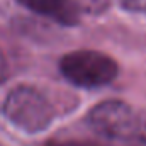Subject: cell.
I'll use <instances>...</instances> for the list:
<instances>
[{
	"mask_svg": "<svg viewBox=\"0 0 146 146\" xmlns=\"http://www.w3.org/2000/svg\"><path fill=\"white\" fill-rule=\"evenodd\" d=\"M3 114L14 126L29 134L42 133L54 119L51 102L37 88L27 85L15 87L7 94Z\"/></svg>",
	"mask_w": 146,
	"mask_h": 146,
	"instance_id": "1",
	"label": "cell"
},
{
	"mask_svg": "<svg viewBox=\"0 0 146 146\" xmlns=\"http://www.w3.org/2000/svg\"><path fill=\"white\" fill-rule=\"evenodd\" d=\"M61 75L76 87L99 88L115 80L119 66L109 54L94 49H76L60 60Z\"/></svg>",
	"mask_w": 146,
	"mask_h": 146,
	"instance_id": "2",
	"label": "cell"
},
{
	"mask_svg": "<svg viewBox=\"0 0 146 146\" xmlns=\"http://www.w3.org/2000/svg\"><path fill=\"white\" fill-rule=\"evenodd\" d=\"M90 126L109 139H131L139 134L141 122L136 110L122 100H106L88 114Z\"/></svg>",
	"mask_w": 146,
	"mask_h": 146,
	"instance_id": "3",
	"label": "cell"
},
{
	"mask_svg": "<svg viewBox=\"0 0 146 146\" xmlns=\"http://www.w3.org/2000/svg\"><path fill=\"white\" fill-rule=\"evenodd\" d=\"M26 9L44 15L61 26H75L80 21L82 9L75 0H19Z\"/></svg>",
	"mask_w": 146,
	"mask_h": 146,
	"instance_id": "4",
	"label": "cell"
},
{
	"mask_svg": "<svg viewBox=\"0 0 146 146\" xmlns=\"http://www.w3.org/2000/svg\"><path fill=\"white\" fill-rule=\"evenodd\" d=\"M7 76V65H5V58H3V53L0 49V83L5 80Z\"/></svg>",
	"mask_w": 146,
	"mask_h": 146,
	"instance_id": "5",
	"label": "cell"
},
{
	"mask_svg": "<svg viewBox=\"0 0 146 146\" xmlns=\"http://www.w3.org/2000/svg\"><path fill=\"white\" fill-rule=\"evenodd\" d=\"M49 146H95L92 143H83V141H70V143H53Z\"/></svg>",
	"mask_w": 146,
	"mask_h": 146,
	"instance_id": "6",
	"label": "cell"
}]
</instances>
